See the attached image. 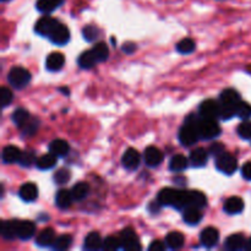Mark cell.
I'll use <instances>...</instances> for the list:
<instances>
[{
  "mask_svg": "<svg viewBox=\"0 0 251 251\" xmlns=\"http://www.w3.org/2000/svg\"><path fill=\"white\" fill-rule=\"evenodd\" d=\"M196 127H198L200 139L212 140L220 136L221 126L216 119L210 118H196Z\"/></svg>",
  "mask_w": 251,
  "mask_h": 251,
  "instance_id": "cell-1",
  "label": "cell"
},
{
  "mask_svg": "<svg viewBox=\"0 0 251 251\" xmlns=\"http://www.w3.org/2000/svg\"><path fill=\"white\" fill-rule=\"evenodd\" d=\"M179 141L183 146H191V145L196 144L198 140L200 139L199 135L198 127H196V118L195 117H189L186 119L185 124L180 127L179 130Z\"/></svg>",
  "mask_w": 251,
  "mask_h": 251,
  "instance_id": "cell-2",
  "label": "cell"
},
{
  "mask_svg": "<svg viewBox=\"0 0 251 251\" xmlns=\"http://www.w3.org/2000/svg\"><path fill=\"white\" fill-rule=\"evenodd\" d=\"M7 81L10 85L15 88H24L28 85L31 81V74L28 70L21 66H15L9 71L7 75Z\"/></svg>",
  "mask_w": 251,
  "mask_h": 251,
  "instance_id": "cell-3",
  "label": "cell"
},
{
  "mask_svg": "<svg viewBox=\"0 0 251 251\" xmlns=\"http://www.w3.org/2000/svg\"><path fill=\"white\" fill-rule=\"evenodd\" d=\"M216 167H217V169L220 172L230 176V174H233L237 171L238 162L235 159V157H233L230 153L222 152V153L216 157Z\"/></svg>",
  "mask_w": 251,
  "mask_h": 251,
  "instance_id": "cell-4",
  "label": "cell"
},
{
  "mask_svg": "<svg viewBox=\"0 0 251 251\" xmlns=\"http://www.w3.org/2000/svg\"><path fill=\"white\" fill-rule=\"evenodd\" d=\"M120 242H122V248L125 250L141 249L139 238L135 234L132 228H125V229H123V232L120 233Z\"/></svg>",
  "mask_w": 251,
  "mask_h": 251,
  "instance_id": "cell-5",
  "label": "cell"
},
{
  "mask_svg": "<svg viewBox=\"0 0 251 251\" xmlns=\"http://www.w3.org/2000/svg\"><path fill=\"white\" fill-rule=\"evenodd\" d=\"M179 196H180V190L166 188L159 191L157 200L162 206H172V207L176 208L179 202Z\"/></svg>",
  "mask_w": 251,
  "mask_h": 251,
  "instance_id": "cell-6",
  "label": "cell"
},
{
  "mask_svg": "<svg viewBox=\"0 0 251 251\" xmlns=\"http://www.w3.org/2000/svg\"><path fill=\"white\" fill-rule=\"evenodd\" d=\"M200 117L210 118V119H217L220 118L221 104L220 102H216L215 100H206L199 107Z\"/></svg>",
  "mask_w": 251,
  "mask_h": 251,
  "instance_id": "cell-7",
  "label": "cell"
},
{
  "mask_svg": "<svg viewBox=\"0 0 251 251\" xmlns=\"http://www.w3.org/2000/svg\"><path fill=\"white\" fill-rule=\"evenodd\" d=\"M49 39L56 46H65L70 41V32L65 25L58 22V25L54 27L51 33L49 34Z\"/></svg>",
  "mask_w": 251,
  "mask_h": 251,
  "instance_id": "cell-8",
  "label": "cell"
},
{
  "mask_svg": "<svg viewBox=\"0 0 251 251\" xmlns=\"http://www.w3.org/2000/svg\"><path fill=\"white\" fill-rule=\"evenodd\" d=\"M58 20H55L51 16H43L42 19H39L37 21L36 27H34V31L36 33L41 34V36L49 37V34L51 33V31L54 29V27L58 25Z\"/></svg>",
  "mask_w": 251,
  "mask_h": 251,
  "instance_id": "cell-9",
  "label": "cell"
},
{
  "mask_svg": "<svg viewBox=\"0 0 251 251\" xmlns=\"http://www.w3.org/2000/svg\"><path fill=\"white\" fill-rule=\"evenodd\" d=\"M122 162L125 168L129 169V171H135V169L139 168L141 156H140L139 151H136L135 149H127L123 156Z\"/></svg>",
  "mask_w": 251,
  "mask_h": 251,
  "instance_id": "cell-10",
  "label": "cell"
},
{
  "mask_svg": "<svg viewBox=\"0 0 251 251\" xmlns=\"http://www.w3.org/2000/svg\"><path fill=\"white\" fill-rule=\"evenodd\" d=\"M201 244L206 248H213L220 240V232L213 227H207L200 234Z\"/></svg>",
  "mask_w": 251,
  "mask_h": 251,
  "instance_id": "cell-11",
  "label": "cell"
},
{
  "mask_svg": "<svg viewBox=\"0 0 251 251\" xmlns=\"http://www.w3.org/2000/svg\"><path fill=\"white\" fill-rule=\"evenodd\" d=\"M240 95L238 93V91L233 90V88H227V90L222 91L220 96V103L223 105H227V107H232L237 110V105L240 102Z\"/></svg>",
  "mask_w": 251,
  "mask_h": 251,
  "instance_id": "cell-12",
  "label": "cell"
},
{
  "mask_svg": "<svg viewBox=\"0 0 251 251\" xmlns=\"http://www.w3.org/2000/svg\"><path fill=\"white\" fill-rule=\"evenodd\" d=\"M36 233V225L31 221H17V238L28 240Z\"/></svg>",
  "mask_w": 251,
  "mask_h": 251,
  "instance_id": "cell-13",
  "label": "cell"
},
{
  "mask_svg": "<svg viewBox=\"0 0 251 251\" xmlns=\"http://www.w3.org/2000/svg\"><path fill=\"white\" fill-rule=\"evenodd\" d=\"M207 203V199L201 191H186V208L189 207H205ZM185 208V210H186Z\"/></svg>",
  "mask_w": 251,
  "mask_h": 251,
  "instance_id": "cell-14",
  "label": "cell"
},
{
  "mask_svg": "<svg viewBox=\"0 0 251 251\" xmlns=\"http://www.w3.org/2000/svg\"><path fill=\"white\" fill-rule=\"evenodd\" d=\"M144 158L149 167H157L162 163V161H163V153H162L161 150H158L157 147L151 146L147 147V149L145 150Z\"/></svg>",
  "mask_w": 251,
  "mask_h": 251,
  "instance_id": "cell-15",
  "label": "cell"
},
{
  "mask_svg": "<svg viewBox=\"0 0 251 251\" xmlns=\"http://www.w3.org/2000/svg\"><path fill=\"white\" fill-rule=\"evenodd\" d=\"M64 64H65V56L63 53H59V51H54L50 55H48L46 61L47 69L49 71H59L63 69Z\"/></svg>",
  "mask_w": 251,
  "mask_h": 251,
  "instance_id": "cell-16",
  "label": "cell"
},
{
  "mask_svg": "<svg viewBox=\"0 0 251 251\" xmlns=\"http://www.w3.org/2000/svg\"><path fill=\"white\" fill-rule=\"evenodd\" d=\"M0 233L5 240H12L17 238V221H2L0 226Z\"/></svg>",
  "mask_w": 251,
  "mask_h": 251,
  "instance_id": "cell-17",
  "label": "cell"
},
{
  "mask_svg": "<svg viewBox=\"0 0 251 251\" xmlns=\"http://www.w3.org/2000/svg\"><path fill=\"white\" fill-rule=\"evenodd\" d=\"M20 198L22 199L26 202H32L37 199L38 196V189H37V185L33 183H25L24 185L20 188Z\"/></svg>",
  "mask_w": 251,
  "mask_h": 251,
  "instance_id": "cell-18",
  "label": "cell"
},
{
  "mask_svg": "<svg viewBox=\"0 0 251 251\" xmlns=\"http://www.w3.org/2000/svg\"><path fill=\"white\" fill-rule=\"evenodd\" d=\"M244 210V201L239 196H232L225 202V211L229 215H238Z\"/></svg>",
  "mask_w": 251,
  "mask_h": 251,
  "instance_id": "cell-19",
  "label": "cell"
},
{
  "mask_svg": "<svg viewBox=\"0 0 251 251\" xmlns=\"http://www.w3.org/2000/svg\"><path fill=\"white\" fill-rule=\"evenodd\" d=\"M74 196L71 194V191L66 190V189H61L56 193L55 195V203L59 208L61 210H66V208L70 207L73 205Z\"/></svg>",
  "mask_w": 251,
  "mask_h": 251,
  "instance_id": "cell-20",
  "label": "cell"
},
{
  "mask_svg": "<svg viewBox=\"0 0 251 251\" xmlns=\"http://www.w3.org/2000/svg\"><path fill=\"white\" fill-rule=\"evenodd\" d=\"M21 153L22 151L16 146L4 147V150H2V154H1L2 162L6 164H11V163H15V162H19L20 157H21Z\"/></svg>",
  "mask_w": 251,
  "mask_h": 251,
  "instance_id": "cell-21",
  "label": "cell"
},
{
  "mask_svg": "<svg viewBox=\"0 0 251 251\" xmlns=\"http://www.w3.org/2000/svg\"><path fill=\"white\" fill-rule=\"evenodd\" d=\"M247 240L243 234H233L229 235L226 240V248L230 251H238L245 249Z\"/></svg>",
  "mask_w": 251,
  "mask_h": 251,
  "instance_id": "cell-22",
  "label": "cell"
},
{
  "mask_svg": "<svg viewBox=\"0 0 251 251\" xmlns=\"http://www.w3.org/2000/svg\"><path fill=\"white\" fill-rule=\"evenodd\" d=\"M208 161V152L202 147L193 150L190 153V162L194 167H203L206 166Z\"/></svg>",
  "mask_w": 251,
  "mask_h": 251,
  "instance_id": "cell-23",
  "label": "cell"
},
{
  "mask_svg": "<svg viewBox=\"0 0 251 251\" xmlns=\"http://www.w3.org/2000/svg\"><path fill=\"white\" fill-rule=\"evenodd\" d=\"M55 239L56 238H55V232H54V229H51V228H46V229H43L41 233H39L36 242L39 247L47 248V247H51V245L54 244V242H55Z\"/></svg>",
  "mask_w": 251,
  "mask_h": 251,
  "instance_id": "cell-24",
  "label": "cell"
},
{
  "mask_svg": "<svg viewBox=\"0 0 251 251\" xmlns=\"http://www.w3.org/2000/svg\"><path fill=\"white\" fill-rule=\"evenodd\" d=\"M201 208L198 207H189L184 211L183 220L186 225L195 226L198 223H200V221L202 220V213H201Z\"/></svg>",
  "mask_w": 251,
  "mask_h": 251,
  "instance_id": "cell-25",
  "label": "cell"
},
{
  "mask_svg": "<svg viewBox=\"0 0 251 251\" xmlns=\"http://www.w3.org/2000/svg\"><path fill=\"white\" fill-rule=\"evenodd\" d=\"M69 144L65 140L56 139L49 144V152L55 154L56 157H64L69 152Z\"/></svg>",
  "mask_w": 251,
  "mask_h": 251,
  "instance_id": "cell-26",
  "label": "cell"
},
{
  "mask_svg": "<svg viewBox=\"0 0 251 251\" xmlns=\"http://www.w3.org/2000/svg\"><path fill=\"white\" fill-rule=\"evenodd\" d=\"M64 0H37L36 6L38 11L43 12V14H50L59 6H61Z\"/></svg>",
  "mask_w": 251,
  "mask_h": 251,
  "instance_id": "cell-27",
  "label": "cell"
},
{
  "mask_svg": "<svg viewBox=\"0 0 251 251\" xmlns=\"http://www.w3.org/2000/svg\"><path fill=\"white\" fill-rule=\"evenodd\" d=\"M83 247L87 250H98L102 249L103 247V240L100 238V233L98 232H92L85 238V243H83Z\"/></svg>",
  "mask_w": 251,
  "mask_h": 251,
  "instance_id": "cell-28",
  "label": "cell"
},
{
  "mask_svg": "<svg viewBox=\"0 0 251 251\" xmlns=\"http://www.w3.org/2000/svg\"><path fill=\"white\" fill-rule=\"evenodd\" d=\"M188 167L189 159L184 154H176V156L172 157L171 162H169V168H171V171L176 172V173L185 171Z\"/></svg>",
  "mask_w": 251,
  "mask_h": 251,
  "instance_id": "cell-29",
  "label": "cell"
},
{
  "mask_svg": "<svg viewBox=\"0 0 251 251\" xmlns=\"http://www.w3.org/2000/svg\"><path fill=\"white\" fill-rule=\"evenodd\" d=\"M166 242L168 248L171 249H180L184 245V242H185V238L181 234L180 232H171L166 237Z\"/></svg>",
  "mask_w": 251,
  "mask_h": 251,
  "instance_id": "cell-30",
  "label": "cell"
},
{
  "mask_svg": "<svg viewBox=\"0 0 251 251\" xmlns=\"http://www.w3.org/2000/svg\"><path fill=\"white\" fill-rule=\"evenodd\" d=\"M78 63V66L82 69H91L95 66L96 63H98L97 59H96L95 54H93L92 49L91 50H86L83 51L82 54L80 55V58H78L77 60Z\"/></svg>",
  "mask_w": 251,
  "mask_h": 251,
  "instance_id": "cell-31",
  "label": "cell"
},
{
  "mask_svg": "<svg viewBox=\"0 0 251 251\" xmlns=\"http://www.w3.org/2000/svg\"><path fill=\"white\" fill-rule=\"evenodd\" d=\"M55 164H56V156L51 153V152L43 154V156H41L38 159H37V167H38L39 169H43V171L53 168Z\"/></svg>",
  "mask_w": 251,
  "mask_h": 251,
  "instance_id": "cell-32",
  "label": "cell"
},
{
  "mask_svg": "<svg viewBox=\"0 0 251 251\" xmlns=\"http://www.w3.org/2000/svg\"><path fill=\"white\" fill-rule=\"evenodd\" d=\"M29 118H31V115H29V113L27 112L26 109H24V108H17L16 110H14V113H12L11 115L12 122H14L15 125H17L19 127H21L22 125L26 124V123L28 122Z\"/></svg>",
  "mask_w": 251,
  "mask_h": 251,
  "instance_id": "cell-33",
  "label": "cell"
},
{
  "mask_svg": "<svg viewBox=\"0 0 251 251\" xmlns=\"http://www.w3.org/2000/svg\"><path fill=\"white\" fill-rule=\"evenodd\" d=\"M93 54H95L96 59H97L98 63H103V61L107 60L109 58V49H108V46L103 42L96 44L92 48Z\"/></svg>",
  "mask_w": 251,
  "mask_h": 251,
  "instance_id": "cell-34",
  "label": "cell"
},
{
  "mask_svg": "<svg viewBox=\"0 0 251 251\" xmlns=\"http://www.w3.org/2000/svg\"><path fill=\"white\" fill-rule=\"evenodd\" d=\"M38 127H39V120L37 119V118L31 117L28 119V122H27L26 124L22 125L20 129H21V132L25 135V136H32V135L36 134Z\"/></svg>",
  "mask_w": 251,
  "mask_h": 251,
  "instance_id": "cell-35",
  "label": "cell"
},
{
  "mask_svg": "<svg viewBox=\"0 0 251 251\" xmlns=\"http://www.w3.org/2000/svg\"><path fill=\"white\" fill-rule=\"evenodd\" d=\"M88 191H90V188L86 183H77L76 185H74V188L71 189V194L74 196V200L81 201L88 195Z\"/></svg>",
  "mask_w": 251,
  "mask_h": 251,
  "instance_id": "cell-36",
  "label": "cell"
},
{
  "mask_svg": "<svg viewBox=\"0 0 251 251\" xmlns=\"http://www.w3.org/2000/svg\"><path fill=\"white\" fill-rule=\"evenodd\" d=\"M176 48L180 54H190L195 50L196 44L191 38H184L179 43H176Z\"/></svg>",
  "mask_w": 251,
  "mask_h": 251,
  "instance_id": "cell-37",
  "label": "cell"
},
{
  "mask_svg": "<svg viewBox=\"0 0 251 251\" xmlns=\"http://www.w3.org/2000/svg\"><path fill=\"white\" fill-rule=\"evenodd\" d=\"M71 244H73V237L68 234H64V235H60L59 238H56L54 244L51 245V248H53L54 250L61 251V250L69 249V248L71 247Z\"/></svg>",
  "mask_w": 251,
  "mask_h": 251,
  "instance_id": "cell-38",
  "label": "cell"
},
{
  "mask_svg": "<svg viewBox=\"0 0 251 251\" xmlns=\"http://www.w3.org/2000/svg\"><path fill=\"white\" fill-rule=\"evenodd\" d=\"M71 178V173L70 171L65 168H61L59 171H56L53 176V180L54 183L58 184V185H64V184L68 183Z\"/></svg>",
  "mask_w": 251,
  "mask_h": 251,
  "instance_id": "cell-39",
  "label": "cell"
},
{
  "mask_svg": "<svg viewBox=\"0 0 251 251\" xmlns=\"http://www.w3.org/2000/svg\"><path fill=\"white\" fill-rule=\"evenodd\" d=\"M235 115H237V117H239L240 119H244V120L249 119V118H251V105L249 104V103L240 100L239 104L237 105Z\"/></svg>",
  "mask_w": 251,
  "mask_h": 251,
  "instance_id": "cell-40",
  "label": "cell"
},
{
  "mask_svg": "<svg viewBox=\"0 0 251 251\" xmlns=\"http://www.w3.org/2000/svg\"><path fill=\"white\" fill-rule=\"evenodd\" d=\"M119 248H122V242H120V238L117 237H108L103 240V247L102 249L104 250H118Z\"/></svg>",
  "mask_w": 251,
  "mask_h": 251,
  "instance_id": "cell-41",
  "label": "cell"
},
{
  "mask_svg": "<svg viewBox=\"0 0 251 251\" xmlns=\"http://www.w3.org/2000/svg\"><path fill=\"white\" fill-rule=\"evenodd\" d=\"M238 135L242 137L243 140H251V122L249 120H245L242 124L238 126Z\"/></svg>",
  "mask_w": 251,
  "mask_h": 251,
  "instance_id": "cell-42",
  "label": "cell"
},
{
  "mask_svg": "<svg viewBox=\"0 0 251 251\" xmlns=\"http://www.w3.org/2000/svg\"><path fill=\"white\" fill-rule=\"evenodd\" d=\"M34 162H36V156H34L33 151H22L19 161L22 167H31Z\"/></svg>",
  "mask_w": 251,
  "mask_h": 251,
  "instance_id": "cell-43",
  "label": "cell"
},
{
  "mask_svg": "<svg viewBox=\"0 0 251 251\" xmlns=\"http://www.w3.org/2000/svg\"><path fill=\"white\" fill-rule=\"evenodd\" d=\"M12 100H14V96H12V92L10 91V88H0V104H1L2 108L7 107L12 102Z\"/></svg>",
  "mask_w": 251,
  "mask_h": 251,
  "instance_id": "cell-44",
  "label": "cell"
},
{
  "mask_svg": "<svg viewBox=\"0 0 251 251\" xmlns=\"http://www.w3.org/2000/svg\"><path fill=\"white\" fill-rule=\"evenodd\" d=\"M98 33H100V31H98L97 27L95 26H85L82 29L83 38L88 42L95 41V39L98 37Z\"/></svg>",
  "mask_w": 251,
  "mask_h": 251,
  "instance_id": "cell-45",
  "label": "cell"
},
{
  "mask_svg": "<svg viewBox=\"0 0 251 251\" xmlns=\"http://www.w3.org/2000/svg\"><path fill=\"white\" fill-rule=\"evenodd\" d=\"M222 152H225V147H223V145L220 144V142H216V144H213L212 146L210 147V153L213 154L215 157H217L218 154H221Z\"/></svg>",
  "mask_w": 251,
  "mask_h": 251,
  "instance_id": "cell-46",
  "label": "cell"
},
{
  "mask_svg": "<svg viewBox=\"0 0 251 251\" xmlns=\"http://www.w3.org/2000/svg\"><path fill=\"white\" fill-rule=\"evenodd\" d=\"M123 51L126 54H132L135 50H136V44L132 43V42H126V43L123 44L122 47Z\"/></svg>",
  "mask_w": 251,
  "mask_h": 251,
  "instance_id": "cell-47",
  "label": "cell"
},
{
  "mask_svg": "<svg viewBox=\"0 0 251 251\" xmlns=\"http://www.w3.org/2000/svg\"><path fill=\"white\" fill-rule=\"evenodd\" d=\"M149 249L152 251H162L166 249V245L162 242H159V240H154V242H152L151 244H150Z\"/></svg>",
  "mask_w": 251,
  "mask_h": 251,
  "instance_id": "cell-48",
  "label": "cell"
},
{
  "mask_svg": "<svg viewBox=\"0 0 251 251\" xmlns=\"http://www.w3.org/2000/svg\"><path fill=\"white\" fill-rule=\"evenodd\" d=\"M242 174L247 180H251V162H248V163L243 166Z\"/></svg>",
  "mask_w": 251,
  "mask_h": 251,
  "instance_id": "cell-49",
  "label": "cell"
},
{
  "mask_svg": "<svg viewBox=\"0 0 251 251\" xmlns=\"http://www.w3.org/2000/svg\"><path fill=\"white\" fill-rule=\"evenodd\" d=\"M245 250L251 251V237L247 240V245H245Z\"/></svg>",
  "mask_w": 251,
  "mask_h": 251,
  "instance_id": "cell-50",
  "label": "cell"
},
{
  "mask_svg": "<svg viewBox=\"0 0 251 251\" xmlns=\"http://www.w3.org/2000/svg\"><path fill=\"white\" fill-rule=\"evenodd\" d=\"M1 1H4V2H5V1H10V0H1Z\"/></svg>",
  "mask_w": 251,
  "mask_h": 251,
  "instance_id": "cell-51",
  "label": "cell"
}]
</instances>
